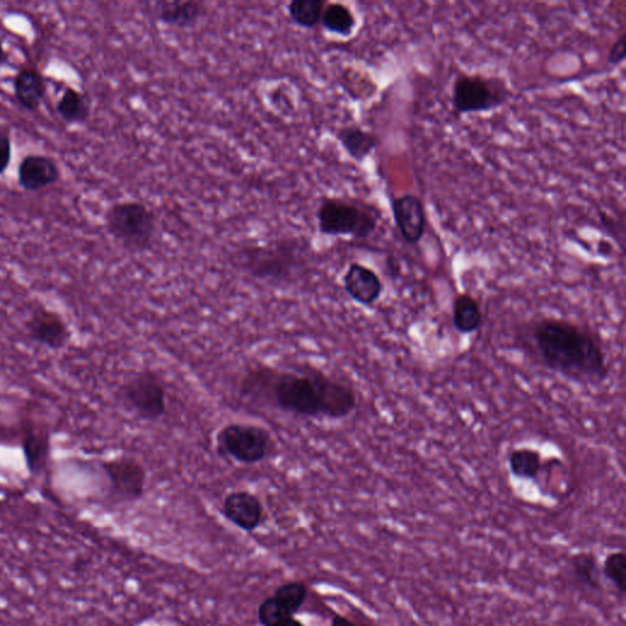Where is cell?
Wrapping results in <instances>:
<instances>
[{
    "label": "cell",
    "instance_id": "32",
    "mask_svg": "<svg viewBox=\"0 0 626 626\" xmlns=\"http://www.w3.org/2000/svg\"><path fill=\"white\" fill-rule=\"evenodd\" d=\"M331 626H358L354 622H351L350 619L343 617V615L337 614L334 615Z\"/></svg>",
    "mask_w": 626,
    "mask_h": 626
},
{
    "label": "cell",
    "instance_id": "17",
    "mask_svg": "<svg viewBox=\"0 0 626 626\" xmlns=\"http://www.w3.org/2000/svg\"><path fill=\"white\" fill-rule=\"evenodd\" d=\"M337 140L353 161L364 163L378 146V137L360 126L348 125L340 128Z\"/></svg>",
    "mask_w": 626,
    "mask_h": 626
},
{
    "label": "cell",
    "instance_id": "19",
    "mask_svg": "<svg viewBox=\"0 0 626 626\" xmlns=\"http://www.w3.org/2000/svg\"><path fill=\"white\" fill-rule=\"evenodd\" d=\"M483 313L480 302L469 293H461L453 302V325L461 334L479 331Z\"/></svg>",
    "mask_w": 626,
    "mask_h": 626
},
{
    "label": "cell",
    "instance_id": "21",
    "mask_svg": "<svg viewBox=\"0 0 626 626\" xmlns=\"http://www.w3.org/2000/svg\"><path fill=\"white\" fill-rule=\"evenodd\" d=\"M509 470L516 479L537 480L543 470L542 454L532 448H516L508 458Z\"/></svg>",
    "mask_w": 626,
    "mask_h": 626
},
{
    "label": "cell",
    "instance_id": "6",
    "mask_svg": "<svg viewBox=\"0 0 626 626\" xmlns=\"http://www.w3.org/2000/svg\"><path fill=\"white\" fill-rule=\"evenodd\" d=\"M316 218L318 232L322 235L364 240L376 233L381 217L373 207L325 197L318 205Z\"/></svg>",
    "mask_w": 626,
    "mask_h": 626
},
{
    "label": "cell",
    "instance_id": "3",
    "mask_svg": "<svg viewBox=\"0 0 626 626\" xmlns=\"http://www.w3.org/2000/svg\"><path fill=\"white\" fill-rule=\"evenodd\" d=\"M236 258L247 276L271 287H288L298 282L309 263L307 245L294 238L245 246Z\"/></svg>",
    "mask_w": 626,
    "mask_h": 626
},
{
    "label": "cell",
    "instance_id": "20",
    "mask_svg": "<svg viewBox=\"0 0 626 626\" xmlns=\"http://www.w3.org/2000/svg\"><path fill=\"white\" fill-rule=\"evenodd\" d=\"M321 25L328 34L348 38L354 34L358 20L348 5L327 3L323 10Z\"/></svg>",
    "mask_w": 626,
    "mask_h": 626
},
{
    "label": "cell",
    "instance_id": "16",
    "mask_svg": "<svg viewBox=\"0 0 626 626\" xmlns=\"http://www.w3.org/2000/svg\"><path fill=\"white\" fill-rule=\"evenodd\" d=\"M13 90L19 106L27 112L35 113L47 96V82L40 71L26 67L14 76Z\"/></svg>",
    "mask_w": 626,
    "mask_h": 626
},
{
    "label": "cell",
    "instance_id": "26",
    "mask_svg": "<svg viewBox=\"0 0 626 626\" xmlns=\"http://www.w3.org/2000/svg\"><path fill=\"white\" fill-rule=\"evenodd\" d=\"M293 617L273 595L265 598L257 608V620L261 626H280Z\"/></svg>",
    "mask_w": 626,
    "mask_h": 626
},
{
    "label": "cell",
    "instance_id": "31",
    "mask_svg": "<svg viewBox=\"0 0 626 626\" xmlns=\"http://www.w3.org/2000/svg\"><path fill=\"white\" fill-rule=\"evenodd\" d=\"M597 252H598V254H600L602 256L612 255L613 246L607 240H600V243H598V250H597Z\"/></svg>",
    "mask_w": 626,
    "mask_h": 626
},
{
    "label": "cell",
    "instance_id": "2",
    "mask_svg": "<svg viewBox=\"0 0 626 626\" xmlns=\"http://www.w3.org/2000/svg\"><path fill=\"white\" fill-rule=\"evenodd\" d=\"M527 332L532 353L549 371L585 386H600L607 380L606 349L589 327L545 317L532 322Z\"/></svg>",
    "mask_w": 626,
    "mask_h": 626
},
{
    "label": "cell",
    "instance_id": "5",
    "mask_svg": "<svg viewBox=\"0 0 626 626\" xmlns=\"http://www.w3.org/2000/svg\"><path fill=\"white\" fill-rule=\"evenodd\" d=\"M277 448L272 432L251 422H229L216 435L219 457L240 465L265 463L276 455Z\"/></svg>",
    "mask_w": 626,
    "mask_h": 626
},
{
    "label": "cell",
    "instance_id": "25",
    "mask_svg": "<svg viewBox=\"0 0 626 626\" xmlns=\"http://www.w3.org/2000/svg\"><path fill=\"white\" fill-rule=\"evenodd\" d=\"M601 574H603L606 580L611 582L615 589L624 595L626 578V557L624 552L608 554L607 558L604 559Z\"/></svg>",
    "mask_w": 626,
    "mask_h": 626
},
{
    "label": "cell",
    "instance_id": "22",
    "mask_svg": "<svg viewBox=\"0 0 626 626\" xmlns=\"http://www.w3.org/2000/svg\"><path fill=\"white\" fill-rule=\"evenodd\" d=\"M327 3L323 0H293L287 7L289 18L301 29H316L321 24L323 10Z\"/></svg>",
    "mask_w": 626,
    "mask_h": 626
},
{
    "label": "cell",
    "instance_id": "30",
    "mask_svg": "<svg viewBox=\"0 0 626 626\" xmlns=\"http://www.w3.org/2000/svg\"><path fill=\"white\" fill-rule=\"evenodd\" d=\"M2 26H3L2 21H0V27ZM9 65H10V59L4 47L3 30H0V67H9Z\"/></svg>",
    "mask_w": 626,
    "mask_h": 626
},
{
    "label": "cell",
    "instance_id": "18",
    "mask_svg": "<svg viewBox=\"0 0 626 626\" xmlns=\"http://www.w3.org/2000/svg\"><path fill=\"white\" fill-rule=\"evenodd\" d=\"M57 113L67 124H85L91 117L92 103L85 92L67 87L57 102Z\"/></svg>",
    "mask_w": 626,
    "mask_h": 626
},
{
    "label": "cell",
    "instance_id": "15",
    "mask_svg": "<svg viewBox=\"0 0 626 626\" xmlns=\"http://www.w3.org/2000/svg\"><path fill=\"white\" fill-rule=\"evenodd\" d=\"M26 327L30 338L46 348H63L70 337L69 328L63 318L46 309H38L32 313Z\"/></svg>",
    "mask_w": 626,
    "mask_h": 626
},
{
    "label": "cell",
    "instance_id": "13",
    "mask_svg": "<svg viewBox=\"0 0 626 626\" xmlns=\"http://www.w3.org/2000/svg\"><path fill=\"white\" fill-rule=\"evenodd\" d=\"M62 172L51 156L41 153L26 155L18 167V184L26 191L37 192L59 183Z\"/></svg>",
    "mask_w": 626,
    "mask_h": 626
},
{
    "label": "cell",
    "instance_id": "8",
    "mask_svg": "<svg viewBox=\"0 0 626 626\" xmlns=\"http://www.w3.org/2000/svg\"><path fill=\"white\" fill-rule=\"evenodd\" d=\"M120 402L145 422H159L168 414V391L161 375L141 370L129 377L119 389Z\"/></svg>",
    "mask_w": 626,
    "mask_h": 626
},
{
    "label": "cell",
    "instance_id": "33",
    "mask_svg": "<svg viewBox=\"0 0 626 626\" xmlns=\"http://www.w3.org/2000/svg\"><path fill=\"white\" fill-rule=\"evenodd\" d=\"M280 626H306L304 623L300 622L299 619L295 617L285 620V622Z\"/></svg>",
    "mask_w": 626,
    "mask_h": 626
},
{
    "label": "cell",
    "instance_id": "24",
    "mask_svg": "<svg viewBox=\"0 0 626 626\" xmlns=\"http://www.w3.org/2000/svg\"><path fill=\"white\" fill-rule=\"evenodd\" d=\"M273 596L295 617L309 597V587L302 581H288L278 586Z\"/></svg>",
    "mask_w": 626,
    "mask_h": 626
},
{
    "label": "cell",
    "instance_id": "4",
    "mask_svg": "<svg viewBox=\"0 0 626 626\" xmlns=\"http://www.w3.org/2000/svg\"><path fill=\"white\" fill-rule=\"evenodd\" d=\"M104 228L125 251L141 255L156 245L159 219L145 202L120 201L113 203L104 213Z\"/></svg>",
    "mask_w": 626,
    "mask_h": 626
},
{
    "label": "cell",
    "instance_id": "7",
    "mask_svg": "<svg viewBox=\"0 0 626 626\" xmlns=\"http://www.w3.org/2000/svg\"><path fill=\"white\" fill-rule=\"evenodd\" d=\"M509 98L507 82L496 76L460 74L453 84L452 107L459 115L497 111Z\"/></svg>",
    "mask_w": 626,
    "mask_h": 626
},
{
    "label": "cell",
    "instance_id": "14",
    "mask_svg": "<svg viewBox=\"0 0 626 626\" xmlns=\"http://www.w3.org/2000/svg\"><path fill=\"white\" fill-rule=\"evenodd\" d=\"M155 14L164 26L190 30L206 18L208 8L199 0H159L155 4Z\"/></svg>",
    "mask_w": 626,
    "mask_h": 626
},
{
    "label": "cell",
    "instance_id": "27",
    "mask_svg": "<svg viewBox=\"0 0 626 626\" xmlns=\"http://www.w3.org/2000/svg\"><path fill=\"white\" fill-rule=\"evenodd\" d=\"M600 224L603 233L615 241L620 247V249H624V239H625V225L624 219L619 221L618 218L611 216V214L607 212L600 211Z\"/></svg>",
    "mask_w": 626,
    "mask_h": 626
},
{
    "label": "cell",
    "instance_id": "1",
    "mask_svg": "<svg viewBox=\"0 0 626 626\" xmlns=\"http://www.w3.org/2000/svg\"><path fill=\"white\" fill-rule=\"evenodd\" d=\"M238 388L249 404L301 419L342 421L358 408L354 388L310 365L277 369L258 364L245 371Z\"/></svg>",
    "mask_w": 626,
    "mask_h": 626
},
{
    "label": "cell",
    "instance_id": "29",
    "mask_svg": "<svg viewBox=\"0 0 626 626\" xmlns=\"http://www.w3.org/2000/svg\"><path fill=\"white\" fill-rule=\"evenodd\" d=\"M13 158L12 139L7 133L0 130V175L7 172Z\"/></svg>",
    "mask_w": 626,
    "mask_h": 626
},
{
    "label": "cell",
    "instance_id": "12",
    "mask_svg": "<svg viewBox=\"0 0 626 626\" xmlns=\"http://www.w3.org/2000/svg\"><path fill=\"white\" fill-rule=\"evenodd\" d=\"M343 288L345 294L356 304L371 307L380 301L384 284L372 268L353 262L344 273Z\"/></svg>",
    "mask_w": 626,
    "mask_h": 626
},
{
    "label": "cell",
    "instance_id": "28",
    "mask_svg": "<svg viewBox=\"0 0 626 626\" xmlns=\"http://www.w3.org/2000/svg\"><path fill=\"white\" fill-rule=\"evenodd\" d=\"M625 57L626 32H623V34L618 37V40L613 43L612 47L609 48L607 56L608 67H619L620 64L624 63Z\"/></svg>",
    "mask_w": 626,
    "mask_h": 626
},
{
    "label": "cell",
    "instance_id": "10",
    "mask_svg": "<svg viewBox=\"0 0 626 626\" xmlns=\"http://www.w3.org/2000/svg\"><path fill=\"white\" fill-rule=\"evenodd\" d=\"M221 513L225 520L246 534L260 529L266 518L261 498L246 490L228 493L223 499Z\"/></svg>",
    "mask_w": 626,
    "mask_h": 626
},
{
    "label": "cell",
    "instance_id": "11",
    "mask_svg": "<svg viewBox=\"0 0 626 626\" xmlns=\"http://www.w3.org/2000/svg\"><path fill=\"white\" fill-rule=\"evenodd\" d=\"M391 210L395 227L405 243L419 244L427 228L426 208L421 197L415 194L392 197Z\"/></svg>",
    "mask_w": 626,
    "mask_h": 626
},
{
    "label": "cell",
    "instance_id": "9",
    "mask_svg": "<svg viewBox=\"0 0 626 626\" xmlns=\"http://www.w3.org/2000/svg\"><path fill=\"white\" fill-rule=\"evenodd\" d=\"M108 497L118 504L135 503L145 497L148 474L145 465L133 457L103 461Z\"/></svg>",
    "mask_w": 626,
    "mask_h": 626
},
{
    "label": "cell",
    "instance_id": "23",
    "mask_svg": "<svg viewBox=\"0 0 626 626\" xmlns=\"http://www.w3.org/2000/svg\"><path fill=\"white\" fill-rule=\"evenodd\" d=\"M571 568H573L575 579L581 585L595 590L601 586V570L595 554L589 552L575 554L571 559Z\"/></svg>",
    "mask_w": 626,
    "mask_h": 626
}]
</instances>
